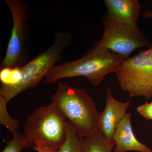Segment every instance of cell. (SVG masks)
<instances>
[{
  "instance_id": "1",
  "label": "cell",
  "mask_w": 152,
  "mask_h": 152,
  "mask_svg": "<svg viewBox=\"0 0 152 152\" xmlns=\"http://www.w3.org/2000/svg\"><path fill=\"white\" fill-rule=\"evenodd\" d=\"M124 60L108 50L93 47L80 58L55 66L45 77L43 83L51 84L62 79L83 76L92 85L98 86L107 75L115 72Z\"/></svg>"
},
{
  "instance_id": "2",
  "label": "cell",
  "mask_w": 152,
  "mask_h": 152,
  "mask_svg": "<svg viewBox=\"0 0 152 152\" xmlns=\"http://www.w3.org/2000/svg\"><path fill=\"white\" fill-rule=\"evenodd\" d=\"M51 100L73 125L81 140L99 130L100 113L86 89L69 86L59 81Z\"/></svg>"
},
{
  "instance_id": "3",
  "label": "cell",
  "mask_w": 152,
  "mask_h": 152,
  "mask_svg": "<svg viewBox=\"0 0 152 152\" xmlns=\"http://www.w3.org/2000/svg\"><path fill=\"white\" fill-rule=\"evenodd\" d=\"M71 40L70 33L63 32L57 34L50 46L25 66L20 67V77L18 81L12 85L1 84L0 98L8 103L28 89L37 87L56 63L62 60V54L69 45Z\"/></svg>"
},
{
  "instance_id": "4",
  "label": "cell",
  "mask_w": 152,
  "mask_h": 152,
  "mask_svg": "<svg viewBox=\"0 0 152 152\" xmlns=\"http://www.w3.org/2000/svg\"><path fill=\"white\" fill-rule=\"evenodd\" d=\"M66 121L58 106L52 102L35 109L29 115L24 126V134L34 145L58 149L66 139Z\"/></svg>"
},
{
  "instance_id": "5",
  "label": "cell",
  "mask_w": 152,
  "mask_h": 152,
  "mask_svg": "<svg viewBox=\"0 0 152 152\" xmlns=\"http://www.w3.org/2000/svg\"><path fill=\"white\" fill-rule=\"evenodd\" d=\"M123 91L130 97H152V45L123 61L115 73Z\"/></svg>"
},
{
  "instance_id": "6",
  "label": "cell",
  "mask_w": 152,
  "mask_h": 152,
  "mask_svg": "<svg viewBox=\"0 0 152 152\" xmlns=\"http://www.w3.org/2000/svg\"><path fill=\"white\" fill-rule=\"evenodd\" d=\"M102 22L104 34L94 45L96 48L108 50L126 59L135 50L152 45L137 24H120L110 20L106 15L103 16Z\"/></svg>"
},
{
  "instance_id": "7",
  "label": "cell",
  "mask_w": 152,
  "mask_h": 152,
  "mask_svg": "<svg viewBox=\"0 0 152 152\" xmlns=\"http://www.w3.org/2000/svg\"><path fill=\"white\" fill-rule=\"evenodd\" d=\"M13 20L12 33L1 69L21 67L23 61L26 41V21L28 9L21 0H5Z\"/></svg>"
},
{
  "instance_id": "8",
  "label": "cell",
  "mask_w": 152,
  "mask_h": 152,
  "mask_svg": "<svg viewBox=\"0 0 152 152\" xmlns=\"http://www.w3.org/2000/svg\"><path fill=\"white\" fill-rule=\"evenodd\" d=\"M131 103V101L117 100L112 94L111 87L107 89L105 107L100 113L99 130L110 141L113 142V136L117 126L127 114Z\"/></svg>"
},
{
  "instance_id": "9",
  "label": "cell",
  "mask_w": 152,
  "mask_h": 152,
  "mask_svg": "<svg viewBox=\"0 0 152 152\" xmlns=\"http://www.w3.org/2000/svg\"><path fill=\"white\" fill-rule=\"evenodd\" d=\"M108 18L120 24H137L141 13V5L138 0H105Z\"/></svg>"
},
{
  "instance_id": "10",
  "label": "cell",
  "mask_w": 152,
  "mask_h": 152,
  "mask_svg": "<svg viewBox=\"0 0 152 152\" xmlns=\"http://www.w3.org/2000/svg\"><path fill=\"white\" fill-rule=\"evenodd\" d=\"M132 114L127 113L117 126L113 141L115 144L114 152H126L136 151L140 152H152V150L137 139L133 132Z\"/></svg>"
},
{
  "instance_id": "11",
  "label": "cell",
  "mask_w": 152,
  "mask_h": 152,
  "mask_svg": "<svg viewBox=\"0 0 152 152\" xmlns=\"http://www.w3.org/2000/svg\"><path fill=\"white\" fill-rule=\"evenodd\" d=\"M83 152H112L113 142L106 138L99 130L82 140Z\"/></svg>"
},
{
  "instance_id": "12",
  "label": "cell",
  "mask_w": 152,
  "mask_h": 152,
  "mask_svg": "<svg viewBox=\"0 0 152 152\" xmlns=\"http://www.w3.org/2000/svg\"><path fill=\"white\" fill-rule=\"evenodd\" d=\"M57 152H83L82 141L73 125L66 121V134L64 142Z\"/></svg>"
},
{
  "instance_id": "13",
  "label": "cell",
  "mask_w": 152,
  "mask_h": 152,
  "mask_svg": "<svg viewBox=\"0 0 152 152\" xmlns=\"http://www.w3.org/2000/svg\"><path fill=\"white\" fill-rule=\"evenodd\" d=\"M6 145L2 152H21L24 149L31 148L34 143L25 134L17 132L13 138L6 141Z\"/></svg>"
},
{
  "instance_id": "14",
  "label": "cell",
  "mask_w": 152,
  "mask_h": 152,
  "mask_svg": "<svg viewBox=\"0 0 152 152\" xmlns=\"http://www.w3.org/2000/svg\"><path fill=\"white\" fill-rule=\"evenodd\" d=\"M8 103L0 98V124L5 126L13 134L18 132L20 121L11 116L7 109Z\"/></svg>"
},
{
  "instance_id": "15",
  "label": "cell",
  "mask_w": 152,
  "mask_h": 152,
  "mask_svg": "<svg viewBox=\"0 0 152 152\" xmlns=\"http://www.w3.org/2000/svg\"><path fill=\"white\" fill-rule=\"evenodd\" d=\"M137 112L148 120L152 121V102H146L137 108Z\"/></svg>"
},
{
  "instance_id": "16",
  "label": "cell",
  "mask_w": 152,
  "mask_h": 152,
  "mask_svg": "<svg viewBox=\"0 0 152 152\" xmlns=\"http://www.w3.org/2000/svg\"><path fill=\"white\" fill-rule=\"evenodd\" d=\"M33 149L37 152H57L58 149L53 147L38 145H34Z\"/></svg>"
},
{
  "instance_id": "17",
  "label": "cell",
  "mask_w": 152,
  "mask_h": 152,
  "mask_svg": "<svg viewBox=\"0 0 152 152\" xmlns=\"http://www.w3.org/2000/svg\"><path fill=\"white\" fill-rule=\"evenodd\" d=\"M143 16L144 18H152V11L149 10L145 11L143 13Z\"/></svg>"
}]
</instances>
